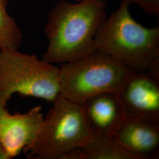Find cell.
<instances>
[{"mask_svg": "<svg viewBox=\"0 0 159 159\" xmlns=\"http://www.w3.org/2000/svg\"><path fill=\"white\" fill-rule=\"evenodd\" d=\"M106 4L105 0H60L48 16V46L43 59L62 64L96 50V35L107 17Z\"/></svg>", "mask_w": 159, "mask_h": 159, "instance_id": "cell-1", "label": "cell"}, {"mask_svg": "<svg viewBox=\"0 0 159 159\" xmlns=\"http://www.w3.org/2000/svg\"><path fill=\"white\" fill-rule=\"evenodd\" d=\"M130 4L121 1L94 40L95 49L137 73H159V27H144L133 18Z\"/></svg>", "mask_w": 159, "mask_h": 159, "instance_id": "cell-2", "label": "cell"}, {"mask_svg": "<svg viewBox=\"0 0 159 159\" xmlns=\"http://www.w3.org/2000/svg\"><path fill=\"white\" fill-rule=\"evenodd\" d=\"M134 71L111 56L94 50L60 67V94L82 105L104 92L118 93Z\"/></svg>", "mask_w": 159, "mask_h": 159, "instance_id": "cell-3", "label": "cell"}, {"mask_svg": "<svg viewBox=\"0 0 159 159\" xmlns=\"http://www.w3.org/2000/svg\"><path fill=\"white\" fill-rule=\"evenodd\" d=\"M52 104L33 142L23 150L29 159H63L92 134L81 105L60 94Z\"/></svg>", "mask_w": 159, "mask_h": 159, "instance_id": "cell-4", "label": "cell"}, {"mask_svg": "<svg viewBox=\"0 0 159 159\" xmlns=\"http://www.w3.org/2000/svg\"><path fill=\"white\" fill-rule=\"evenodd\" d=\"M16 93L53 102L60 94V67L35 54L0 50V106Z\"/></svg>", "mask_w": 159, "mask_h": 159, "instance_id": "cell-5", "label": "cell"}, {"mask_svg": "<svg viewBox=\"0 0 159 159\" xmlns=\"http://www.w3.org/2000/svg\"><path fill=\"white\" fill-rule=\"evenodd\" d=\"M117 94L128 118L159 124V73L133 71Z\"/></svg>", "mask_w": 159, "mask_h": 159, "instance_id": "cell-6", "label": "cell"}, {"mask_svg": "<svg viewBox=\"0 0 159 159\" xmlns=\"http://www.w3.org/2000/svg\"><path fill=\"white\" fill-rule=\"evenodd\" d=\"M43 120L41 106L25 113L11 114L6 106H0V141L10 159L33 142Z\"/></svg>", "mask_w": 159, "mask_h": 159, "instance_id": "cell-7", "label": "cell"}, {"mask_svg": "<svg viewBox=\"0 0 159 159\" xmlns=\"http://www.w3.org/2000/svg\"><path fill=\"white\" fill-rule=\"evenodd\" d=\"M91 133L113 137L127 118L125 108L115 92H104L87 99L82 105Z\"/></svg>", "mask_w": 159, "mask_h": 159, "instance_id": "cell-8", "label": "cell"}, {"mask_svg": "<svg viewBox=\"0 0 159 159\" xmlns=\"http://www.w3.org/2000/svg\"><path fill=\"white\" fill-rule=\"evenodd\" d=\"M139 159L159 157V124L127 118L113 136Z\"/></svg>", "mask_w": 159, "mask_h": 159, "instance_id": "cell-9", "label": "cell"}, {"mask_svg": "<svg viewBox=\"0 0 159 159\" xmlns=\"http://www.w3.org/2000/svg\"><path fill=\"white\" fill-rule=\"evenodd\" d=\"M63 159H139L114 137L92 134L81 147L67 154Z\"/></svg>", "mask_w": 159, "mask_h": 159, "instance_id": "cell-10", "label": "cell"}, {"mask_svg": "<svg viewBox=\"0 0 159 159\" xmlns=\"http://www.w3.org/2000/svg\"><path fill=\"white\" fill-rule=\"evenodd\" d=\"M7 0H0V50H18L23 39L20 28L7 11Z\"/></svg>", "mask_w": 159, "mask_h": 159, "instance_id": "cell-11", "label": "cell"}, {"mask_svg": "<svg viewBox=\"0 0 159 159\" xmlns=\"http://www.w3.org/2000/svg\"><path fill=\"white\" fill-rule=\"evenodd\" d=\"M126 1L130 4H135L143 11L152 16H158L159 14V0H114Z\"/></svg>", "mask_w": 159, "mask_h": 159, "instance_id": "cell-12", "label": "cell"}, {"mask_svg": "<svg viewBox=\"0 0 159 159\" xmlns=\"http://www.w3.org/2000/svg\"><path fill=\"white\" fill-rule=\"evenodd\" d=\"M0 159H10L2 143L0 141Z\"/></svg>", "mask_w": 159, "mask_h": 159, "instance_id": "cell-13", "label": "cell"}, {"mask_svg": "<svg viewBox=\"0 0 159 159\" xmlns=\"http://www.w3.org/2000/svg\"><path fill=\"white\" fill-rule=\"evenodd\" d=\"M75 1H77H77H83V0H75Z\"/></svg>", "mask_w": 159, "mask_h": 159, "instance_id": "cell-14", "label": "cell"}]
</instances>
